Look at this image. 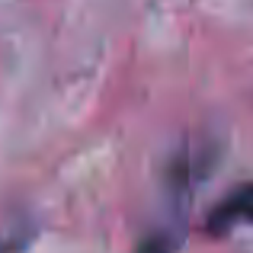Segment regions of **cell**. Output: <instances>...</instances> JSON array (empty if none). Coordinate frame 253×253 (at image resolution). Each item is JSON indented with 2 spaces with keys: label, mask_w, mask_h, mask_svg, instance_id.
<instances>
[{
  "label": "cell",
  "mask_w": 253,
  "mask_h": 253,
  "mask_svg": "<svg viewBox=\"0 0 253 253\" xmlns=\"http://www.w3.org/2000/svg\"><path fill=\"white\" fill-rule=\"evenodd\" d=\"M237 224H253V183L237 186L234 192H228V196L211 209L205 228H209L211 234H224V231L237 228Z\"/></svg>",
  "instance_id": "6da1fadb"
},
{
  "label": "cell",
  "mask_w": 253,
  "mask_h": 253,
  "mask_svg": "<svg viewBox=\"0 0 253 253\" xmlns=\"http://www.w3.org/2000/svg\"><path fill=\"white\" fill-rule=\"evenodd\" d=\"M19 234H23V231H13V234H0V253H16L19 247H23Z\"/></svg>",
  "instance_id": "7a4b0ae2"
}]
</instances>
